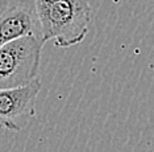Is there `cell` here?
<instances>
[{
	"mask_svg": "<svg viewBox=\"0 0 154 152\" xmlns=\"http://www.w3.org/2000/svg\"><path fill=\"white\" fill-rule=\"evenodd\" d=\"M38 33L44 45L53 41L58 48L80 44L88 33V0H34Z\"/></svg>",
	"mask_w": 154,
	"mask_h": 152,
	"instance_id": "obj_1",
	"label": "cell"
},
{
	"mask_svg": "<svg viewBox=\"0 0 154 152\" xmlns=\"http://www.w3.org/2000/svg\"><path fill=\"white\" fill-rule=\"evenodd\" d=\"M44 42L25 36L0 48V89L23 86L37 78Z\"/></svg>",
	"mask_w": 154,
	"mask_h": 152,
	"instance_id": "obj_2",
	"label": "cell"
},
{
	"mask_svg": "<svg viewBox=\"0 0 154 152\" xmlns=\"http://www.w3.org/2000/svg\"><path fill=\"white\" fill-rule=\"evenodd\" d=\"M41 87L42 82L37 77L23 86L0 89V126L12 132L21 131L24 127L21 123H26L36 114Z\"/></svg>",
	"mask_w": 154,
	"mask_h": 152,
	"instance_id": "obj_3",
	"label": "cell"
},
{
	"mask_svg": "<svg viewBox=\"0 0 154 152\" xmlns=\"http://www.w3.org/2000/svg\"><path fill=\"white\" fill-rule=\"evenodd\" d=\"M25 36L40 37L34 8L28 4L8 5L0 13V48Z\"/></svg>",
	"mask_w": 154,
	"mask_h": 152,
	"instance_id": "obj_4",
	"label": "cell"
},
{
	"mask_svg": "<svg viewBox=\"0 0 154 152\" xmlns=\"http://www.w3.org/2000/svg\"><path fill=\"white\" fill-rule=\"evenodd\" d=\"M8 5H9V0H0V13L4 12L8 8Z\"/></svg>",
	"mask_w": 154,
	"mask_h": 152,
	"instance_id": "obj_5",
	"label": "cell"
}]
</instances>
